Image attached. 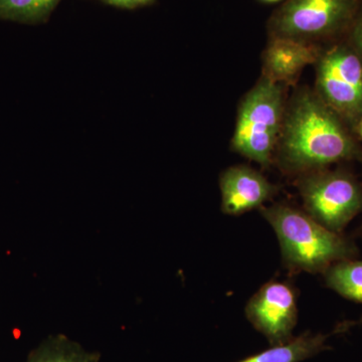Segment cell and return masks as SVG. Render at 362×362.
<instances>
[{"instance_id":"1","label":"cell","mask_w":362,"mask_h":362,"mask_svg":"<svg viewBox=\"0 0 362 362\" xmlns=\"http://www.w3.org/2000/svg\"><path fill=\"white\" fill-rule=\"evenodd\" d=\"M274 159L281 171L298 177L339 162H362V147L315 90L303 87L287 101Z\"/></svg>"},{"instance_id":"2","label":"cell","mask_w":362,"mask_h":362,"mask_svg":"<svg viewBox=\"0 0 362 362\" xmlns=\"http://www.w3.org/2000/svg\"><path fill=\"white\" fill-rule=\"evenodd\" d=\"M261 214L275 230L283 261L293 271L324 274L333 264L356 258L358 252L351 240L289 204L262 206Z\"/></svg>"},{"instance_id":"3","label":"cell","mask_w":362,"mask_h":362,"mask_svg":"<svg viewBox=\"0 0 362 362\" xmlns=\"http://www.w3.org/2000/svg\"><path fill=\"white\" fill-rule=\"evenodd\" d=\"M287 87L262 76L240 100L232 149L240 156L268 168L274 160L282 132Z\"/></svg>"},{"instance_id":"4","label":"cell","mask_w":362,"mask_h":362,"mask_svg":"<svg viewBox=\"0 0 362 362\" xmlns=\"http://www.w3.org/2000/svg\"><path fill=\"white\" fill-rule=\"evenodd\" d=\"M361 0H287L268 23L270 39L328 45L345 39Z\"/></svg>"},{"instance_id":"5","label":"cell","mask_w":362,"mask_h":362,"mask_svg":"<svg viewBox=\"0 0 362 362\" xmlns=\"http://www.w3.org/2000/svg\"><path fill=\"white\" fill-rule=\"evenodd\" d=\"M305 211L331 232L340 233L362 211V185L345 168H329L298 176Z\"/></svg>"},{"instance_id":"6","label":"cell","mask_w":362,"mask_h":362,"mask_svg":"<svg viewBox=\"0 0 362 362\" xmlns=\"http://www.w3.org/2000/svg\"><path fill=\"white\" fill-rule=\"evenodd\" d=\"M314 66L317 96L352 129L362 117L361 54L343 39L323 47Z\"/></svg>"},{"instance_id":"7","label":"cell","mask_w":362,"mask_h":362,"mask_svg":"<svg viewBox=\"0 0 362 362\" xmlns=\"http://www.w3.org/2000/svg\"><path fill=\"white\" fill-rule=\"evenodd\" d=\"M246 315L271 346L284 344L294 338L293 331L298 320L296 292L287 283L271 281L249 300Z\"/></svg>"},{"instance_id":"8","label":"cell","mask_w":362,"mask_h":362,"mask_svg":"<svg viewBox=\"0 0 362 362\" xmlns=\"http://www.w3.org/2000/svg\"><path fill=\"white\" fill-rule=\"evenodd\" d=\"M220 187L221 209L230 216L261 209L278 192L261 173L244 164L226 169L221 175Z\"/></svg>"},{"instance_id":"9","label":"cell","mask_w":362,"mask_h":362,"mask_svg":"<svg viewBox=\"0 0 362 362\" xmlns=\"http://www.w3.org/2000/svg\"><path fill=\"white\" fill-rule=\"evenodd\" d=\"M322 47L294 40L270 39L262 56V76L287 88L296 86L304 69L315 65Z\"/></svg>"},{"instance_id":"10","label":"cell","mask_w":362,"mask_h":362,"mask_svg":"<svg viewBox=\"0 0 362 362\" xmlns=\"http://www.w3.org/2000/svg\"><path fill=\"white\" fill-rule=\"evenodd\" d=\"M352 325L354 323L351 322L341 324L328 334L307 331L284 344L271 346V349L238 362H302L329 349L328 339L333 335L349 330Z\"/></svg>"},{"instance_id":"11","label":"cell","mask_w":362,"mask_h":362,"mask_svg":"<svg viewBox=\"0 0 362 362\" xmlns=\"http://www.w3.org/2000/svg\"><path fill=\"white\" fill-rule=\"evenodd\" d=\"M99 352L90 351L64 334L51 335L28 354L25 362H100Z\"/></svg>"},{"instance_id":"12","label":"cell","mask_w":362,"mask_h":362,"mask_svg":"<svg viewBox=\"0 0 362 362\" xmlns=\"http://www.w3.org/2000/svg\"><path fill=\"white\" fill-rule=\"evenodd\" d=\"M326 285L342 297L362 303V262L343 259L324 273Z\"/></svg>"},{"instance_id":"13","label":"cell","mask_w":362,"mask_h":362,"mask_svg":"<svg viewBox=\"0 0 362 362\" xmlns=\"http://www.w3.org/2000/svg\"><path fill=\"white\" fill-rule=\"evenodd\" d=\"M59 1L61 0H0V20L44 23Z\"/></svg>"},{"instance_id":"14","label":"cell","mask_w":362,"mask_h":362,"mask_svg":"<svg viewBox=\"0 0 362 362\" xmlns=\"http://www.w3.org/2000/svg\"><path fill=\"white\" fill-rule=\"evenodd\" d=\"M347 42L352 45L354 49L362 58V0L358 11H357L356 18L352 23L349 33L345 37Z\"/></svg>"},{"instance_id":"15","label":"cell","mask_w":362,"mask_h":362,"mask_svg":"<svg viewBox=\"0 0 362 362\" xmlns=\"http://www.w3.org/2000/svg\"><path fill=\"white\" fill-rule=\"evenodd\" d=\"M101 1L118 8L135 9L138 7L151 6L156 0H101Z\"/></svg>"},{"instance_id":"16","label":"cell","mask_w":362,"mask_h":362,"mask_svg":"<svg viewBox=\"0 0 362 362\" xmlns=\"http://www.w3.org/2000/svg\"><path fill=\"white\" fill-rule=\"evenodd\" d=\"M351 130L354 136H356V139L358 140L359 142H362V117L354 124Z\"/></svg>"},{"instance_id":"17","label":"cell","mask_w":362,"mask_h":362,"mask_svg":"<svg viewBox=\"0 0 362 362\" xmlns=\"http://www.w3.org/2000/svg\"><path fill=\"white\" fill-rule=\"evenodd\" d=\"M259 1L264 2V4H277V2L282 1V0H259Z\"/></svg>"}]
</instances>
